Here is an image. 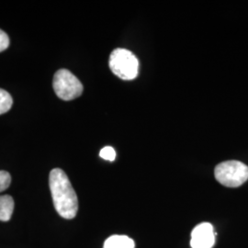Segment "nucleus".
Returning <instances> with one entry per match:
<instances>
[{
  "label": "nucleus",
  "mask_w": 248,
  "mask_h": 248,
  "mask_svg": "<svg viewBox=\"0 0 248 248\" xmlns=\"http://www.w3.org/2000/svg\"><path fill=\"white\" fill-rule=\"evenodd\" d=\"M49 186L56 212L64 219H74L78 211V200L64 171L53 169L49 176Z\"/></svg>",
  "instance_id": "1"
},
{
  "label": "nucleus",
  "mask_w": 248,
  "mask_h": 248,
  "mask_svg": "<svg viewBox=\"0 0 248 248\" xmlns=\"http://www.w3.org/2000/svg\"><path fill=\"white\" fill-rule=\"evenodd\" d=\"M108 65L112 73L123 80L136 78L139 73V61L131 51L118 48L110 53Z\"/></svg>",
  "instance_id": "2"
},
{
  "label": "nucleus",
  "mask_w": 248,
  "mask_h": 248,
  "mask_svg": "<svg viewBox=\"0 0 248 248\" xmlns=\"http://www.w3.org/2000/svg\"><path fill=\"white\" fill-rule=\"evenodd\" d=\"M219 183L228 187L242 186L248 179V167L244 163L231 160L219 164L214 170Z\"/></svg>",
  "instance_id": "3"
},
{
  "label": "nucleus",
  "mask_w": 248,
  "mask_h": 248,
  "mask_svg": "<svg viewBox=\"0 0 248 248\" xmlns=\"http://www.w3.org/2000/svg\"><path fill=\"white\" fill-rule=\"evenodd\" d=\"M53 88L56 96L66 101L78 98L83 93L82 83L67 69H60L55 73Z\"/></svg>",
  "instance_id": "4"
},
{
  "label": "nucleus",
  "mask_w": 248,
  "mask_h": 248,
  "mask_svg": "<svg viewBox=\"0 0 248 248\" xmlns=\"http://www.w3.org/2000/svg\"><path fill=\"white\" fill-rule=\"evenodd\" d=\"M215 244L213 226L209 222H202L191 232L190 246L192 248H213Z\"/></svg>",
  "instance_id": "5"
},
{
  "label": "nucleus",
  "mask_w": 248,
  "mask_h": 248,
  "mask_svg": "<svg viewBox=\"0 0 248 248\" xmlns=\"http://www.w3.org/2000/svg\"><path fill=\"white\" fill-rule=\"evenodd\" d=\"M103 248H135L134 241L127 235H111L105 241Z\"/></svg>",
  "instance_id": "6"
},
{
  "label": "nucleus",
  "mask_w": 248,
  "mask_h": 248,
  "mask_svg": "<svg viewBox=\"0 0 248 248\" xmlns=\"http://www.w3.org/2000/svg\"><path fill=\"white\" fill-rule=\"evenodd\" d=\"M14 200L11 196H0V221L9 222L14 212Z\"/></svg>",
  "instance_id": "7"
},
{
  "label": "nucleus",
  "mask_w": 248,
  "mask_h": 248,
  "mask_svg": "<svg viewBox=\"0 0 248 248\" xmlns=\"http://www.w3.org/2000/svg\"><path fill=\"white\" fill-rule=\"evenodd\" d=\"M13 104V99L9 92L0 89V115L8 112Z\"/></svg>",
  "instance_id": "8"
},
{
  "label": "nucleus",
  "mask_w": 248,
  "mask_h": 248,
  "mask_svg": "<svg viewBox=\"0 0 248 248\" xmlns=\"http://www.w3.org/2000/svg\"><path fill=\"white\" fill-rule=\"evenodd\" d=\"M11 183V176L7 171H0V192L6 190Z\"/></svg>",
  "instance_id": "9"
},
{
  "label": "nucleus",
  "mask_w": 248,
  "mask_h": 248,
  "mask_svg": "<svg viewBox=\"0 0 248 248\" xmlns=\"http://www.w3.org/2000/svg\"><path fill=\"white\" fill-rule=\"evenodd\" d=\"M99 155L103 159L113 162L116 158V152L111 146H106L101 149L99 153Z\"/></svg>",
  "instance_id": "10"
},
{
  "label": "nucleus",
  "mask_w": 248,
  "mask_h": 248,
  "mask_svg": "<svg viewBox=\"0 0 248 248\" xmlns=\"http://www.w3.org/2000/svg\"><path fill=\"white\" fill-rule=\"evenodd\" d=\"M9 45V38L8 34L0 30V53L7 50Z\"/></svg>",
  "instance_id": "11"
}]
</instances>
